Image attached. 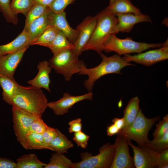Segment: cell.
Wrapping results in <instances>:
<instances>
[{"instance_id": "22", "label": "cell", "mask_w": 168, "mask_h": 168, "mask_svg": "<svg viewBox=\"0 0 168 168\" xmlns=\"http://www.w3.org/2000/svg\"><path fill=\"white\" fill-rule=\"evenodd\" d=\"M107 8L115 14L117 13L142 14L140 9L133 5L129 0H115Z\"/></svg>"}, {"instance_id": "45", "label": "cell", "mask_w": 168, "mask_h": 168, "mask_svg": "<svg viewBox=\"0 0 168 168\" xmlns=\"http://www.w3.org/2000/svg\"><path fill=\"white\" fill-rule=\"evenodd\" d=\"M115 1V0H110L109 5L112 4Z\"/></svg>"}, {"instance_id": "13", "label": "cell", "mask_w": 168, "mask_h": 168, "mask_svg": "<svg viewBox=\"0 0 168 168\" xmlns=\"http://www.w3.org/2000/svg\"><path fill=\"white\" fill-rule=\"evenodd\" d=\"M128 143L133 149L134 162L136 168H152L156 167V152L146 145L136 146L128 140Z\"/></svg>"}, {"instance_id": "9", "label": "cell", "mask_w": 168, "mask_h": 168, "mask_svg": "<svg viewBox=\"0 0 168 168\" xmlns=\"http://www.w3.org/2000/svg\"><path fill=\"white\" fill-rule=\"evenodd\" d=\"M123 58L127 62H133L147 67L168 58L167 40L159 48L131 55L125 54Z\"/></svg>"}, {"instance_id": "33", "label": "cell", "mask_w": 168, "mask_h": 168, "mask_svg": "<svg viewBox=\"0 0 168 168\" xmlns=\"http://www.w3.org/2000/svg\"><path fill=\"white\" fill-rule=\"evenodd\" d=\"M156 126V129L153 134L154 138H159L168 133V114H166Z\"/></svg>"}, {"instance_id": "23", "label": "cell", "mask_w": 168, "mask_h": 168, "mask_svg": "<svg viewBox=\"0 0 168 168\" xmlns=\"http://www.w3.org/2000/svg\"><path fill=\"white\" fill-rule=\"evenodd\" d=\"M47 47L54 54L65 50H73L74 46L68 40L66 35L59 30L53 42Z\"/></svg>"}, {"instance_id": "10", "label": "cell", "mask_w": 168, "mask_h": 168, "mask_svg": "<svg viewBox=\"0 0 168 168\" xmlns=\"http://www.w3.org/2000/svg\"><path fill=\"white\" fill-rule=\"evenodd\" d=\"M115 152L110 168H133L135 167L133 158L129 152L128 140L117 134L114 144Z\"/></svg>"}, {"instance_id": "4", "label": "cell", "mask_w": 168, "mask_h": 168, "mask_svg": "<svg viewBox=\"0 0 168 168\" xmlns=\"http://www.w3.org/2000/svg\"><path fill=\"white\" fill-rule=\"evenodd\" d=\"M162 44L161 43L149 44L138 42L129 37L121 39L116 35L112 34L104 43L103 50L107 52L114 51L119 55H124L132 53H139L150 48H160Z\"/></svg>"}, {"instance_id": "32", "label": "cell", "mask_w": 168, "mask_h": 168, "mask_svg": "<svg viewBox=\"0 0 168 168\" xmlns=\"http://www.w3.org/2000/svg\"><path fill=\"white\" fill-rule=\"evenodd\" d=\"M10 2L11 0H0V11L8 22L16 25L18 18L11 12L10 8Z\"/></svg>"}, {"instance_id": "35", "label": "cell", "mask_w": 168, "mask_h": 168, "mask_svg": "<svg viewBox=\"0 0 168 168\" xmlns=\"http://www.w3.org/2000/svg\"><path fill=\"white\" fill-rule=\"evenodd\" d=\"M49 127L41 118L39 117L35 120L31 124L29 128L28 134L33 132L42 134Z\"/></svg>"}, {"instance_id": "5", "label": "cell", "mask_w": 168, "mask_h": 168, "mask_svg": "<svg viewBox=\"0 0 168 168\" xmlns=\"http://www.w3.org/2000/svg\"><path fill=\"white\" fill-rule=\"evenodd\" d=\"M160 119L159 116L152 119L146 118L140 109L133 123L120 130L117 134L128 140H133L139 146L145 145L149 140L148 133L155 123Z\"/></svg>"}, {"instance_id": "40", "label": "cell", "mask_w": 168, "mask_h": 168, "mask_svg": "<svg viewBox=\"0 0 168 168\" xmlns=\"http://www.w3.org/2000/svg\"><path fill=\"white\" fill-rule=\"evenodd\" d=\"M17 164L7 158L0 157V168H16Z\"/></svg>"}, {"instance_id": "24", "label": "cell", "mask_w": 168, "mask_h": 168, "mask_svg": "<svg viewBox=\"0 0 168 168\" xmlns=\"http://www.w3.org/2000/svg\"><path fill=\"white\" fill-rule=\"evenodd\" d=\"M139 102V99L137 96L132 98L129 101L124 111V128L131 125L135 120L140 109Z\"/></svg>"}, {"instance_id": "44", "label": "cell", "mask_w": 168, "mask_h": 168, "mask_svg": "<svg viewBox=\"0 0 168 168\" xmlns=\"http://www.w3.org/2000/svg\"><path fill=\"white\" fill-rule=\"evenodd\" d=\"M156 167L158 168H167L168 167V163L160 164L157 166Z\"/></svg>"}, {"instance_id": "36", "label": "cell", "mask_w": 168, "mask_h": 168, "mask_svg": "<svg viewBox=\"0 0 168 168\" xmlns=\"http://www.w3.org/2000/svg\"><path fill=\"white\" fill-rule=\"evenodd\" d=\"M90 137L82 131L74 133L73 140L77 145L83 149H86Z\"/></svg>"}, {"instance_id": "18", "label": "cell", "mask_w": 168, "mask_h": 168, "mask_svg": "<svg viewBox=\"0 0 168 168\" xmlns=\"http://www.w3.org/2000/svg\"><path fill=\"white\" fill-rule=\"evenodd\" d=\"M50 9L40 16L33 21L29 25L27 31L29 42L31 45L43 32L50 26L49 14Z\"/></svg>"}, {"instance_id": "6", "label": "cell", "mask_w": 168, "mask_h": 168, "mask_svg": "<svg viewBox=\"0 0 168 168\" xmlns=\"http://www.w3.org/2000/svg\"><path fill=\"white\" fill-rule=\"evenodd\" d=\"M50 67L57 73L62 74L67 81L71 80L72 75L79 73L81 60L78 59L73 50H63L54 54L48 61Z\"/></svg>"}, {"instance_id": "14", "label": "cell", "mask_w": 168, "mask_h": 168, "mask_svg": "<svg viewBox=\"0 0 168 168\" xmlns=\"http://www.w3.org/2000/svg\"><path fill=\"white\" fill-rule=\"evenodd\" d=\"M29 46L14 53L0 56V74L12 80H15V71Z\"/></svg>"}, {"instance_id": "17", "label": "cell", "mask_w": 168, "mask_h": 168, "mask_svg": "<svg viewBox=\"0 0 168 168\" xmlns=\"http://www.w3.org/2000/svg\"><path fill=\"white\" fill-rule=\"evenodd\" d=\"M37 68L38 70L37 74L34 78L29 80L27 82L28 83L35 87L44 88L51 92L49 88L51 81L49 75L52 68L50 67L49 62L44 60L40 62Z\"/></svg>"}, {"instance_id": "1", "label": "cell", "mask_w": 168, "mask_h": 168, "mask_svg": "<svg viewBox=\"0 0 168 168\" xmlns=\"http://www.w3.org/2000/svg\"><path fill=\"white\" fill-rule=\"evenodd\" d=\"M102 58L101 63L98 66L88 68L81 60L79 75H87L88 78L84 82L85 88L89 92L91 91L95 82L101 77L108 74H121V70L124 67L133 65L126 61L118 54L110 57L100 54Z\"/></svg>"}, {"instance_id": "8", "label": "cell", "mask_w": 168, "mask_h": 168, "mask_svg": "<svg viewBox=\"0 0 168 168\" xmlns=\"http://www.w3.org/2000/svg\"><path fill=\"white\" fill-rule=\"evenodd\" d=\"M12 110L14 132L17 140L21 143L28 134L32 123L41 117L14 105L12 106Z\"/></svg>"}, {"instance_id": "34", "label": "cell", "mask_w": 168, "mask_h": 168, "mask_svg": "<svg viewBox=\"0 0 168 168\" xmlns=\"http://www.w3.org/2000/svg\"><path fill=\"white\" fill-rule=\"evenodd\" d=\"M76 0H54L49 6L51 11L55 13L63 11L69 5L72 3Z\"/></svg>"}, {"instance_id": "11", "label": "cell", "mask_w": 168, "mask_h": 168, "mask_svg": "<svg viewBox=\"0 0 168 168\" xmlns=\"http://www.w3.org/2000/svg\"><path fill=\"white\" fill-rule=\"evenodd\" d=\"M93 96L91 91L78 96L65 93L63 97L58 100L48 102V107L52 110L56 115H62L67 113L69 109L76 103L84 100H92Z\"/></svg>"}, {"instance_id": "3", "label": "cell", "mask_w": 168, "mask_h": 168, "mask_svg": "<svg viewBox=\"0 0 168 168\" xmlns=\"http://www.w3.org/2000/svg\"><path fill=\"white\" fill-rule=\"evenodd\" d=\"M96 23L92 34L82 52L89 50L96 51L99 54L102 53L103 46L114 30L118 19L116 15L107 7L96 15Z\"/></svg>"}, {"instance_id": "2", "label": "cell", "mask_w": 168, "mask_h": 168, "mask_svg": "<svg viewBox=\"0 0 168 168\" xmlns=\"http://www.w3.org/2000/svg\"><path fill=\"white\" fill-rule=\"evenodd\" d=\"M47 99L41 88L18 85L12 106L22 109L42 117L48 107Z\"/></svg>"}, {"instance_id": "29", "label": "cell", "mask_w": 168, "mask_h": 168, "mask_svg": "<svg viewBox=\"0 0 168 168\" xmlns=\"http://www.w3.org/2000/svg\"><path fill=\"white\" fill-rule=\"evenodd\" d=\"M50 9L49 6L35 3L28 12L26 16L24 30H26L31 23Z\"/></svg>"}, {"instance_id": "28", "label": "cell", "mask_w": 168, "mask_h": 168, "mask_svg": "<svg viewBox=\"0 0 168 168\" xmlns=\"http://www.w3.org/2000/svg\"><path fill=\"white\" fill-rule=\"evenodd\" d=\"M59 31L57 28L53 26H49L30 45H38L47 47L53 42Z\"/></svg>"}, {"instance_id": "15", "label": "cell", "mask_w": 168, "mask_h": 168, "mask_svg": "<svg viewBox=\"0 0 168 168\" xmlns=\"http://www.w3.org/2000/svg\"><path fill=\"white\" fill-rule=\"evenodd\" d=\"M115 15L118 19V22L114 29V35H116L119 32H129L134 25L138 23L152 22L148 16L142 13L138 15L117 13Z\"/></svg>"}, {"instance_id": "30", "label": "cell", "mask_w": 168, "mask_h": 168, "mask_svg": "<svg viewBox=\"0 0 168 168\" xmlns=\"http://www.w3.org/2000/svg\"><path fill=\"white\" fill-rule=\"evenodd\" d=\"M35 3L34 0H11L10 8L14 15L21 13L26 16Z\"/></svg>"}, {"instance_id": "46", "label": "cell", "mask_w": 168, "mask_h": 168, "mask_svg": "<svg viewBox=\"0 0 168 168\" xmlns=\"http://www.w3.org/2000/svg\"></svg>"}, {"instance_id": "16", "label": "cell", "mask_w": 168, "mask_h": 168, "mask_svg": "<svg viewBox=\"0 0 168 168\" xmlns=\"http://www.w3.org/2000/svg\"><path fill=\"white\" fill-rule=\"evenodd\" d=\"M66 13L64 11L55 13L51 11L49 14L50 26H53L63 32L68 40L74 44L77 40L79 32L72 28L68 23L66 18Z\"/></svg>"}, {"instance_id": "19", "label": "cell", "mask_w": 168, "mask_h": 168, "mask_svg": "<svg viewBox=\"0 0 168 168\" xmlns=\"http://www.w3.org/2000/svg\"><path fill=\"white\" fill-rule=\"evenodd\" d=\"M30 46L27 31L23 29L13 40L0 45V56L17 52Z\"/></svg>"}, {"instance_id": "27", "label": "cell", "mask_w": 168, "mask_h": 168, "mask_svg": "<svg viewBox=\"0 0 168 168\" xmlns=\"http://www.w3.org/2000/svg\"><path fill=\"white\" fill-rule=\"evenodd\" d=\"M74 164L63 153L56 152L44 168H73Z\"/></svg>"}, {"instance_id": "21", "label": "cell", "mask_w": 168, "mask_h": 168, "mask_svg": "<svg viewBox=\"0 0 168 168\" xmlns=\"http://www.w3.org/2000/svg\"><path fill=\"white\" fill-rule=\"evenodd\" d=\"M20 144L26 150H49L42 134L35 133H29Z\"/></svg>"}, {"instance_id": "41", "label": "cell", "mask_w": 168, "mask_h": 168, "mask_svg": "<svg viewBox=\"0 0 168 168\" xmlns=\"http://www.w3.org/2000/svg\"><path fill=\"white\" fill-rule=\"evenodd\" d=\"M119 130V128L113 124L107 128V135L109 136H112L114 135L117 134Z\"/></svg>"}, {"instance_id": "26", "label": "cell", "mask_w": 168, "mask_h": 168, "mask_svg": "<svg viewBox=\"0 0 168 168\" xmlns=\"http://www.w3.org/2000/svg\"><path fill=\"white\" fill-rule=\"evenodd\" d=\"M16 161V168H44L46 164L40 161L34 153L23 155Z\"/></svg>"}, {"instance_id": "31", "label": "cell", "mask_w": 168, "mask_h": 168, "mask_svg": "<svg viewBox=\"0 0 168 168\" xmlns=\"http://www.w3.org/2000/svg\"><path fill=\"white\" fill-rule=\"evenodd\" d=\"M152 150L160 152L168 147V133L152 140H149L146 145Z\"/></svg>"}, {"instance_id": "38", "label": "cell", "mask_w": 168, "mask_h": 168, "mask_svg": "<svg viewBox=\"0 0 168 168\" xmlns=\"http://www.w3.org/2000/svg\"><path fill=\"white\" fill-rule=\"evenodd\" d=\"M81 122L82 119L80 118L69 121L68 123L69 133H75L82 131V124Z\"/></svg>"}, {"instance_id": "12", "label": "cell", "mask_w": 168, "mask_h": 168, "mask_svg": "<svg viewBox=\"0 0 168 168\" xmlns=\"http://www.w3.org/2000/svg\"><path fill=\"white\" fill-rule=\"evenodd\" d=\"M96 16H88L86 17L77 26L79 36L73 44L74 48L73 50L77 56L81 54L82 49L90 40L95 27Z\"/></svg>"}, {"instance_id": "42", "label": "cell", "mask_w": 168, "mask_h": 168, "mask_svg": "<svg viewBox=\"0 0 168 168\" xmlns=\"http://www.w3.org/2000/svg\"><path fill=\"white\" fill-rule=\"evenodd\" d=\"M112 122L120 130L124 128L125 120L124 117L121 118H114L112 120Z\"/></svg>"}, {"instance_id": "25", "label": "cell", "mask_w": 168, "mask_h": 168, "mask_svg": "<svg viewBox=\"0 0 168 168\" xmlns=\"http://www.w3.org/2000/svg\"><path fill=\"white\" fill-rule=\"evenodd\" d=\"M73 144L59 131L58 134L50 142V150L56 152L64 153L73 147Z\"/></svg>"}, {"instance_id": "7", "label": "cell", "mask_w": 168, "mask_h": 168, "mask_svg": "<svg viewBox=\"0 0 168 168\" xmlns=\"http://www.w3.org/2000/svg\"><path fill=\"white\" fill-rule=\"evenodd\" d=\"M99 151V153L95 156L88 152H82V160L74 163L73 168H110L114 156V144L107 143L100 148Z\"/></svg>"}, {"instance_id": "43", "label": "cell", "mask_w": 168, "mask_h": 168, "mask_svg": "<svg viewBox=\"0 0 168 168\" xmlns=\"http://www.w3.org/2000/svg\"><path fill=\"white\" fill-rule=\"evenodd\" d=\"M35 3L49 6L54 0H34Z\"/></svg>"}, {"instance_id": "37", "label": "cell", "mask_w": 168, "mask_h": 168, "mask_svg": "<svg viewBox=\"0 0 168 168\" xmlns=\"http://www.w3.org/2000/svg\"><path fill=\"white\" fill-rule=\"evenodd\" d=\"M59 130L54 128L49 127L42 134L44 142L46 146L50 150L49 145L51 141L58 134Z\"/></svg>"}, {"instance_id": "20", "label": "cell", "mask_w": 168, "mask_h": 168, "mask_svg": "<svg viewBox=\"0 0 168 168\" xmlns=\"http://www.w3.org/2000/svg\"><path fill=\"white\" fill-rule=\"evenodd\" d=\"M18 84L15 80H12L0 74V86L2 89V99L10 105H12Z\"/></svg>"}, {"instance_id": "39", "label": "cell", "mask_w": 168, "mask_h": 168, "mask_svg": "<svg viewBox=\"0 0 168 168\" xmlns=\"http://www.w3.org/2000/svg\"><path fill=\"white\" fill-rule=\"evenodd\" d=\"M156 166L162 164L168 163V148L160 152H157L156 156Z\"/></svg>"}]
</instances>
